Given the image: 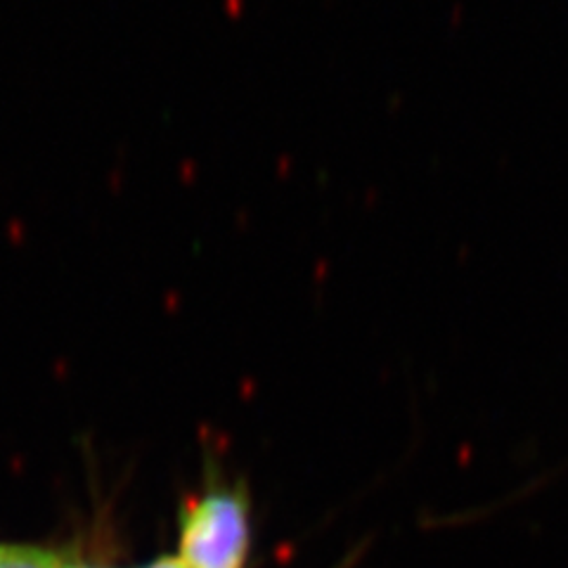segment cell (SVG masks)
<instances>
[{"instance_id":"6da1fadb","label":"cell","mask_w":568,"mask_h":568,"mask_svg":"<svg viewBox=\"0 0 568 568\" xmlns=\"http://www.w3.org/2000/svg\"><path fill=\"white\" fill-rule=\"evenodd\" d=\"M248 507L240 488L211 490L183 511L181 561L187 568H242Z\"/></svg>"},{"instance_id":"7a4b0ae2","label":"cell","mask_w":568,"mask_h":568,"mask_svg":"<svg viewBox=\"0 0 568 568\" xmlns=\"http://www.w3.org/2000/svg\"><path fill=\"white\" fill-rule=\"evenodd\" d=\"M0 568H67L55 552L24 545H0Z\"/></svg>"},{"instance_id":"3957f363","label":"cell","mask_w":568,"mask_h":568,"mask_svg":"<svg viewBox=\"0 0 568 568\" xmlns=\"http://www.w3.org/2000/svg\"><path fill=\"white\" fill-rule=\"evenodd\" d=\"M148 568H187V566L181 561V557H162Z\"/></svg>"}]
</instances>
